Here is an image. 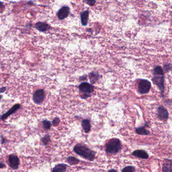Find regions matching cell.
<instances>
[{
	"label": "cell",
	"instance_id": "7402d4cb",
	"mask_svg": "<svg viewBox=\"0 0 172 172\" xmlns=\"http://www.w3.org/2000/svg\"><path fill=\"white\" fill-rule=\"evenodd\" d=\"M42 123H43V127H44V128L45 129L48 130L50 129L51 126H52V124H51V123L49 121L44 120L43 121Z\"/></svg>",
	"mask_w": 172,
	"mask_h": 172
},
{
	"label": "cell",
	"instance_id": "7c38bea8",
	"mask_svg": "<svg viewBox=\"0 0 172 172\" xmlns=\"http://www.w3.org/2000/svg\"><path fill=\"white\" fill-rule=\"evenodd\" d=\"M146 126H149L148 122H146V123L145 124L144 126L136 128L135 132L140 135H148L150 134V132L149 130L146 129L145 128Z\"/></svg>",
	"mask_w": 172,
	"mask_h": 172
},
{
	"label": "cell",
	"instance_id": "4fadbf2b",
	"mask_svg": "<svg viewBox=\"0 0 172 172\" xmlns=\"http://www.w3.org/2000/svg\"><path fill=\"white\" fill-rule=\"evenodd\" d=\"M81 125L84 132L86 133L89 132L92 128V125L90 124V121L89 119H83L81 122Z\"/></svg>",
	"mask_w": 172,
	"mask_h": 172
},
{
	"label": "cell",
	"instance_id": "277c9868",
	"mask_svg": "<svg viewBox=\"0 0 172 172\" xmlns=\"http://www.w3.org/2000/svg\"><path fill=\"white\" fill-rule=\"evenodd\" d=\"M152 82L154 85H157L160 90L161 98H164V75H154L152 78Z\"/></svg>",
	"mask_w": 172,
	"mask_h": 172
},
{
	"label": "cell",
	"instance_id": "cb8c5ba5",
	"mask_svg": "<svg viewBox=\"0 0 172 172\" xmlns=\"http://www.w3.org/2000/svg\"><path fill=\"white\" fill-rule=\"evenodd\" d=\"M83 2L89 6H92L96 3V0H83Z\"/></svg>",
	"mask_w": 172,
	"mask_h": 172
},
{
	"label": "cell",
	"instance_id": "d4e9b609",
	"mask_svg": "<svg viewBox=\"0 0 172 172\" xmlns=\"http://www.w3.org/2000/svg\"><path fill=\"white\" fill-rule=\"evenodd\" d=\"M60 122V120L59 118L56 117L53 119V120L52 121V124H53L54 126H56L57 125H59Z\"/></svg>",
	"mask_w": 172,
	"mask_h": 172
},
{
	"label": "cell",
	"instance_id": "52a82bcc",
	"mask_svg": "<svg viewBox=\"0 0 172 172\" xmlns=\"http://www.w3.org/2000/svg\"><path fill=\"white\" fill-rule=\"evenodd\" d=\"M45 98L44 90L41 89L37 90L33 96V101L35 104L40 105L44 101Z\"/></svg>",
	"mask_w": 172,
	"mask_h": 172
},
{
	"label": "cell",
	"instance_id": "7a4b0ae2",
	"mask_svg": "<svg viewBox=\"0 0 172 172\" xmlns=\"http://www.w3.org/2000/svg\"><path fill=\"white\" fill-rule=\"evenodd\" d=\"M122 144L119 139L113 138L109 140L105 145V152L108 154L116 155L121 149Z\"/></svg>",
	"mask_w": 172,
	"mask_h": 172
},
{
	"label": "cell",
	"instance_id": "44dd1931",
	"mask_svg": "<svg viewBox=\"0 0 172 172\" xmlns=\"http://www.w3.org/2000/svg\"><path fill=\"white\" fill-rule=\"evenodd\" d=\"M135 167H134L128 166L124 167L121 171L122 172H135Z\"/></svg>",
	"mask_w": 172,
	"mask_h": 172
},
{
	"label": "cell",
	"instance_id": "ac0fdd59",
	"mask_svg": "<svg viewBox=\"0 0 172 172\" xmlns=\"http://www.w3.org/2000/svg\"><path fill=\"white\" fill-rule=\"evenodd\" d=\"M162 170L163 172H172V161L170 160H167V162L163 164Z\"/></svg>",
	"mask_w": 172,
	"mask_h": 172
},
{
	"label": "cell",
	"instance_id": "3957f363",
	"mask_svg": "<svg viewBox=\"0 0 172 172\" xmlns=\"http://www.w3.org/2000/svg\"><path fill=\"white\" fill-rule=\"evenodd\" d=\"M79 92L81 93V99H86L92 96V93L94 92V86L92 84L87 82H82L78 86Z\"/></svg>",
	"mask_w": 172,
	"mask_h": 172
},
{
	"label": "cell",
	"instance_id": "9c48e42d",
	"mask_svg": "<svg viewBox=\"0 0 172 172\" xmlns=\"http://www.w3.org/2000/svg\"><path fill=\"white\" fill-rule=\"evenodd\" d=\"M70 13V8L68 6H64L62 7L58 11L57 15L60 20H64L68 16Z\"/></svg>",
	"mask_w": 172,
	"mask_h": 172
},
{
	"label": "cell",
	"instance_id": "e0dca14e",
	"mask_svg": "<svg viewBox=\"0 0 172 172\" xmlns=\"http://www.w3.org/2000/svg\"><path fill=\"white\" fill-rule=\"evenodd\" d=\"M67 165L65 164H59L54 167L53 172H64L66 171Z\"/></svg>",
	"mask_w": 172,
	"mask_h": 172
},
{
	"label": "cell",
	"instance_id": "603a6c76",
	"mask_svg": "<svg viewBox=\"0 0 172 172\" xmlns=\"http://www.w3.org/2000/svg\"><path fill=\"white\" fill-rule=\"evenodd\" d=\"M50 141V136L49 135H47L44 136V137L41 139V142L45 145L48 144L49 142Z\"/></svg>",
	"mask_w": 172,
	"mask_h": 172
},
{
	"label": "cell",
	"instance_id": "ba28073f",
	"mask_svg": "<svg viewBox=\"0 0 172 172\" xmlns=\"http://www.w3.org/2000/svg\"><path fill=\"white\" fill-rule=\"evenodd\" d=\"M9 162L10 167L13 170H17L18 169L19 166L20 164L19 159L17 155L11 154L9 157Z\"/></svg>",
	"mask_w": 172,
	"mask_h": 172
},
{
	"label": "cell",
	"instance_id": "5b68a950",
	"mask_svg": "<svg viewBox=\"0 0 172 172\" xmlns=\"http://www.w3.org/2000/svg\"><path fill=\"white\" fill-rule=\"evenodd\" d=\"M151 87V83L146 79H141L138 83V89L141 95H146L149 92Z\"/></svg>",
	"mask_w": 172,
	"mask_h": 172
},
{
	"label": "cell",
	"instance_id": "6da1fadb",
	"mask_svg": "<svg viewBox=\"0 0 172 172\" xmlns=\"http://www.w3.org/2000/svg\"><path fill=\"white\" fill-rule=\"evenodd\" d=\"M73 151L78 155L89 161H93L96 158V152L84 143H77L74 147Z\"/></svg>",
	"mask_w": 172,
	"mask_h": 172
},
{
	"label": "cell",
	"instance_id": "8992f818",
	"mask_svg": "<svg viewBox=\"0 0 172 172\" xmlns=\"http://www.w3.org/2000/svg\"><path fill=\"white\" fill-rule=\"evenodd\" d=\"M157 118L160 120L166 122L169 119V114L164 107L162 105L159 106L157 108Z\"/></svg>",
	"mask_w": 172,
	"mask_h": 172
},
{
	"label": "cell",
	"instance_id": "4dcf8cb0",
	"mask_svg": "<svg viewBox=\"0 0 172 172\" xmlns=\"http://www.w3.org/2000/svg\"><path fill=\"white\" fill-rule=\"evenodd\" d=\"M4 5L2 3V2H0V9H1V8H3L4 7Z\"/></svg>",
	"mask_w": 172,
	"mask_h": 172
},
{
	"label": "cell",
	"instance_id": "484cf974",
	"mask_svg": "<svg viewBox=\"0 0 172 172\" xmlns=\"http://www.w3.org/2000/svg\"><path fill=\"white\" fill-rule=\"evenodd\" d=\"M164 69L166 72H169L171 70V65L170 64H164Z\"/></svg>",
	"mask_w": 172,
	"mask_h": 172
},
{
	"label": "cell",
	"instance_id": "d6986e66",
	"mask_svg": "<svg viewBox=\"0 0 172 172\" xmlns=\"http://www.w3.org/2000/svg\"><path fill=\"white\" fill-rule=\"evenodd\" d=\"M67 163L71 166L79 164L80 161L74 157H69L67 158Z\"/></svg>",
	"mask_w": 172,
	"mask_h": 172
},
{
	"label": "cell",
	"instance_id": "d6a6232c",
	"mask_svg": "<svg viewBox=\"0 0 172 172\" xmlns=\"http://www.w3.org/2000/svg\"><path fill=\"white\" fill-rule=\"evenodd\" d=\"M2 99V96H0V100Z\"/></svg>",
	"mask_w": 172,
	"mask_h": 172
},
{
	"label": "cell",
	"instance_id": "2e32d148",
	"mask_svg": "<svg viewBox=\"0 0 172 172\" xmlns=\"http://www.w3.org/2000/svg\"><path fill=\"white\" fill-rule=\"evenodd\" d=\"M89 78L90 79V83L92 85H93V84L96 83L99 79V74L97 72H92L89 74Z\"/></svg>",
	"mask_w": 172,
	"mask_h": 172
},
{
	"label": "cell",
	"instance_id": "f546056e",
	"mask_svg": "<svg viewBox=\"0 0 172 172\" xmlns=\"http://www.w3.org/2000/svg\"><path fill=\"white\" fill-rule=\"evenodd\" d=\"M6 142V139H5L3 137H2V144H4V143Z\"/></svg>",
	"mask_w": 172,
	"mask_h": 172
},
{
	"label": "cell",
	"instance_id": "1f68e13d",
	"mask_svg": "<svg viewBox=\"0 0 172 172\" xmlns=\"http://www.w3.org/2000/svg\"><path fill=\"white\" fill-rule=\"evenodd\" d=\"M117 172V170H114V169H111L110 170H109V172Z\"/></svg>",
	"mask_w": 172,
	"mask_h": 172
},
{
	"label": "cell",
	"instance_id": "ffe728a7",
	"mask_svg": "<svg viewBox=\"0 0 172 172\" xmlns=\"http://www.w3.org/2000/svg\"><path fill=\"white\" fill-rule=\"evenodd\" d=\"M154 75H164V72L163 69L160 66H157L154 67L153 70Z\"/></svg>",
	"mask_w": 172,
	"mask_h": 172
},
{
	"label": "cell",
	"instance_id": "83f0119b",
	"mask_svg": "<svg viewBox=\"0 0 172 172\" xmlns=\"http://www.w3.org/2000/svg\"><path fill=\"white\" fill-rule=\"evenodd\" d=\"M6 167V166H5V164L4 163L0 162V169H3L4 167Z\"/></svg>",
	"mask_w": 172,
	"mask_h": 172
},
{
	"label": "cell",
	"instance_id": "4316f807",
	"mask_svg": "<svg viewBox=\"0 0 172 172\" xmlns=\"http://www.w3.org/2000/svg\"><path fill=\"white\" fill-rule=\"evenodd\" d=\"M7 90L6 87H2L0 89V93H4Z\"/></svg>",
	"mask_w": 172,
	"mask_h": 172
},
{
	"label": "cell",
	"instance_id": "f1b7e54d",
	"mask_svg": "<svg viewBox=\"0 0 172 172\" xmlns=\"http://www.w3.org/2000/svg\"><path fill=\"white\" fill-rule=\"evenodd\" d=\"M86 78H87V77H86V75H83V76L80 77V78H82V79H80L81 80H86Z\"/></svg>",
	"mask_w": 172,
	"mask_h": 172
},
{
	"label": "cell",
	"instance_id": "9a60e30c",
	"mask_svg": "<svg viewBox=\"0 0 172 172\" xmlns=\"http://www.w3.org/2000/svg\"><path fill=\"white\" fill-rule=\"evenodd\" d=\"M35 28L38 31H42V32H44V31H46L47 30H49V28H50V26H49V24H47L46 23L40 22H38L35 24Z\"/></svg>",
	"mask_w": 172,
	"mask_h": 172
},
{
	"label": "cell",
	"instance_id": "8fae6325",
	"mask_svg": "<svg viewBox=\"0 0 172 172\" xmlns=\"http://www.w3.org/2000/svg\"><path fill=\"white\" fill-rule=\"evenodd\" d=\"M20 107H21V105L20 104H16L15 105H13L9 110H8L7 113H5L1 116V117L0 118V120L1 119V120H5V119H6L10 115L16 112L17 110H18L20 108Z\"/></svg>",
	"mask_w": 172,
	"mask_h": 172
},
{
	"label": "cell",
	"instance_id": "30bf717a",
	"mask_svg": "<svg viewBox=\"0 0 172 172\" xmlns=\"http://www.w3.org/2000/svg\"><path fill=\"white\" fill-rule=\"evenodd\" d=\"M132 155L138 158H141L144 160H147L149 158V155L146 151L142 150V149H138V150L134 151L132 153Z\"/></svg>",
	"mask_w": 172,
	"mask_h": 172
},
{
	"label": "cell",
	"instance_id": "5bb4252c",
	"mask_svg": "<svg viewBox=\"0 0 172 172\" xmlns=\"http://www.w3.org/2000/svg\"><path fill=\"white\" fill-rule=\"evenodd\" d=\"M89 13L88 10H85L81 13V22L83 26H86L87 25L89 20Z\"/></svg>",
	"mask_w": 172,
	"mask_h": 172
}]
</instances>
